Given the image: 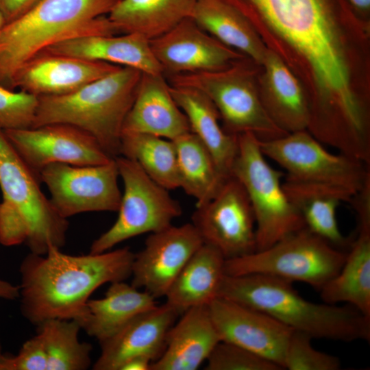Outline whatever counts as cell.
Wrapping results in <instances>:
<instances>
[{
  "mask_svg": "<svg viewBox=\"0 0 370 370\" xmlns=\"http://www.w3.org/2000/svg\"><path fill=\"white\" fill-rule=\"evenodd\" d=\"M40 179L0 130V243H25L30 253L44 255L65 243L69 222L40 186Z\"/></svg>",
  "mask_w": 370,
  "mask_h": 370,
  "instance_id": "5",
  "label": "cell"
},
{
  "mask_svg": "<svg viewBox=\"0 0 370 370\" xmlns=\"http://www.w3.org/2000/svg\"><path fill=\"white\" fill-rule=\"evenodd\" d=\"M134 254L123 247L72 256L54 246L44 255L30 253L20 266L23 315L36 325L52 319L78 320L99 287L131 277Z\"/></svg>",
  "mask_w": 370,
  "mask_h": 370,
  "instance_id": "1",
  "label": "cell"
},
{
  "mask_svg": "<svg viewBox=\"0 0 370 370\" xmlns=\"http://www.w3.org/2000/svg\"><path fill=\"white\" fill-rule=\"evenodd\" d=\"M153 361L145 356L132 358L125 362L120 370H151Z\"/></svg>",
  "mask_w": 370,
  "mask_h": 370,
  "instance_id": "39",
  "label": "cell"
},
{
  "mask_svg": "<svg viewBox=\"0 0 370 370\" xmlns=\"http://www.w3.org/2000/svg\"><path fill=\"white\" fill-rule=\"evenodd\" d=\"M284 189L301 217L305 227L334 246L345 243L338 227L336 212L342 203L355 196L343 188L299 181L286 176Z\"/></svg>",
  "mask_w": 370,
  "mask_h": 370,
  "instance_id": "23",
  "label": "cell"
},
{
  "mask_svg": "<svg viewBox=\"0 0 370 370\" xmlns=\"http://www.w3.org/2000/svg\"><path fill=\"white\" fill-rule=\"evenodd\" d=\"M42 52L130 67L142 73L164 74L149 40L137 33L78 37L53 45Z\"/></svg>",
  "mask_w": 370,
  "mask_h": 370,
  "instance_id": "22",
  "label": "cell"
},
{
  "mask_svg": "<svg viewBox=\"0 0 370 370\" xmlns=\"http://www.w3.org/2000/svg\"><path fill=\"white\" fill-rule=\"evenodd\" d=\"M3 356V354L2 353V346H1V341H0V360L1 359Z\"/></svg>",
  "mask_w": 370,
  "mask_h": 370,
  "instance_id": "43",
  "label": "cell"
},
{
  "mask_svg": "<svg viewBox=\"0 0 370 370\" xmlns=\"http://www.w3.org/2000/svg\"><path fill=\"white\" fill-rule=\"evenodd\" d=\"M225 262L219 251L203 244L171 284L164 296L166 303L180 314L192 307L208 306L218 297Z\"/></svg>",
  "mask_w": 370,
  "mask_h": 370,
  "instance_id": "26",
  "label": "cell"
},
{
  "mask_svg": "<svg viewBox=\"0 0 370 370\" xmlns=\"http://www.w3.org/2000/svg\"><path fill=\"white\" fill-rule=\"evenodd\" d=\"M262 153L299 181L343 188L356 195L370 180L369 165L327 151L307 130L288 133L269 140H259Z\"/></svg>",
  "mask_w": 370,
  "mask_h": 370,
  "instance_id": "11",
  "label": "cell"
},
{
  "mask_svg": "<svg viewBox=\"0 0 370 370\" xmlns=\"http://www.w3.org/2000/svg\"><path fill=\"white\" fill-rule=\"evenodd\" d=\"M0 370H47V359L40 336L27 340L14 356L3 355Z\"/></svg>",
  "mask_w": 370,
  "mask_h": 370,
  "instance_id": "37",
  "label": "cell"
},
{
  "mask_svg": "<svg viewBox=\"0 0 370 370\" xmlns=\"http://www.w3.org/2000/svg\"><path fill=\"white\" fill-rule=\"evenodd\" d=\"M123 193L114 224L92 243L90 252L99 254L131 238L153 233L172 225L182 213L169 190L150 178L134 160L114 158Z\"/></svg>",
  "mask_w": 370,
  "mask_h": 370,
  "instance_id": "10",
  "label": "cell"
},
{
  "mask_svg": "<svg viewBox=\"0 0 370 370\" xmlns=\"http://www.w3.org/2000/svg\"><path fill=\"white\" fill-rule=\"evenodd\" d=\"M313 338L304 332L293 331L284 358L283 369L288 370H338L340 359L316 349Z\"/></svg>",
  "mask_w": 370,
  "mask_h": 370,
  "instance_id": "34",
  "label": "cell"
},
{
  "mask_svg": "<svg viewBox=\"0 0 370 370\" xmlns=\"http://www.w3.org/2000/svg\"><path fill=\"white\" fill-rule=\"evenodd\" d=\"M6 24L5 19L0 10V30L3 27V26Z\"/></svg>",
  "mask_w": 370,
  "mask_h": 370,
  "instance_id": "42",
  "label": "cell"
},
{
  "mask_svg": "<svg viewBox=\"0 0 370 370\" xmlns=\"http://www.w3.org/2000/svg\"><path fill=\"white\" fill-rule=\"evenodd\" d=\"M18 154L39 175L49 164H106L111 157L86 131L65 123L3 131Z\"/></svg>",
  "mask_w": 370,
  "mask_h": 370,
  "instance_id": "14",
  "label": "cell"
},
{
  "mask_svg": "<svg viewBox=\"0 0 370 370\" xmlns=\"http://www.w3.org/2000/svg\"><path fill=\"white\" fill-rule=\"evenodd\" d=\"M349 1L356 8L362 11H367L370 8V0H349Z\"/></svg>",
  "mask_w": 370,
  "mask_h": 370,
  "instance_id": "41",
  "label": "cell"
},
{
  "mask_svg": "<svg viewBox=\"0 0 370 370\" xmlns=\"http://www.w3.org/2000/svg\"><path fill=\"white\" fill-rule=\"evenodd\" d=\"M149 42L167 76L223 69L242 56L205 32L190 17Z\"/></svg>",
  "mask_w": 370,
  "mask_h": 370,
  "instance_id": "17",
  "label": "cell"
},
{
  "mask_svg": "<svg viewBox=\"0 0 370 370\" xmlns=\"http://www.w3.org/2000/svg\"><path fill=\"white\" fill-rule=\"evenodd\" d=\"M20 296L19 286L0 279V298L14 300Z\"/></svg>",
  "mask_w": 370,
  "mask_h": 370,
  "instance_id": "40",
  "label": "cell"
},
{
  "mask_svg": "<svg viewBox=\"0 0 370 370\" xmlns=\"http://www.w3.org/2000/svg\"><path fill=\"white\" fill-rule=\"evenodd\" d=\"M142 73L120 66L68 94L41 96L32 127L65 123L92 136L112 158L120 156L122 128Z\"/></svg>",
  "mask_w": 370,
  "mask_h": 370,
  "instance_id": "4",
  "label": "cell"
},
{
  "mask_svg": "<svg viewBox=\"0 0 370 370\" xmlns=\"http://www.w3.org/2000/svg\"><path fill=\"white\" fill-rule=\"evenodd\" d=\"M180 312L167 303L134 317L120 330L99 343L101 353L94 370H120L128 360L145 356L155 361L164 351L167 333Z\"/></svg>",
  "mask_w": 370,
  "mask_h": 370,
  "instance_id": "18",
  "label": "cell"
},
{
  "mask_svg": "<svg viewBox=\"0 0 370 370\" xmlns=\"http://www.w3.org/2000/svg\"><path fill=\"white\" fill-rule=\"evenodd\" d=\"M164 76L142 73L122 134H145L173 140L190 132L188 120L173 98Z\"/></svg>",
  "mask_w": 370,
  "mask_h": 370,
  "instance_id": "20",
  "label": "cell"
},
{
  "mask_svg": "<svg viewBox=\"0 0 370 370\" xmlns=\"http://www.w3.org/2000/svg\"><path fill=\"white\" fill-rule=\"evenodd\" d=\"M284 174L267 162L254 134L238 136L231 175L241 182L250 201L256 221V251L305 228L284 189Z\"/></svg>",
  "mask_w": 370,
  "mask_h": 370,
  "instance_id": "7",
  "label": "cell"
},
{
  "mask_svg": "<svg viewBox=\"0 0 370 370\" xmlns=\"http://www.w3.org/2000/svg\"><path fill=\"white\" fill-rule=\"evenodd\" d=\"M190 18L225 46L263 63L268 51L253 25L229 4L221 0H198Z\"/></svg>",
  "mask_w": 370,
  "mask_h": 370,
  "instance_id": "30",
  "label": "cell"
},
{
  "mask_svg": "<svg viewBox=\"0 0 370 370\" xmlns=\"http://www.w3.org/2000/svg\"><path fill=\"white\" fill-rule=\"evenodd\" d=\"M173 86L195 88L207 96L223 122L224 130L238 136L254 134L269 140L288 133L267 112L249 71L236 64L221 70L169 75Z\"/></svg>",
  "mask_w": 370,
  "mask_h": 370,
  "instance_id": "9",
  "label": "cell"
},
{
  "mask_svg": "<svg viewBox=\"0 0 370 370\" xmlns=\"http://www.w3.org/2000/svg\"><path fill=\"white\" fill-rule=\"evenodd\" d=\"M181 314L169 329L164 351L151 370H197L221 341L208 306L192 307Z\"/></svg>",
  "mask_w": 370,
  "mask_h": 370,
  "instance_id": "21",
  "label": "cell"
},
{
  "mask_svg": "<svg viewBox=\"0 0 370 370\" xmlns=\"http://www.w3.org/2000/svg\"><path fill=\"white\" fill-rule=\"evenodd\" d=\"M156 298L124 281L110 284L103 297L89 299L77 321L81 329L101 343L136 316L156 306Z\"/></svg>",
  "mask_w": 370,
  "mask_h": 370,
  "instance_id": "25",
  "label": "cell"
},
{
  "mask_svg": "<svg viewBox=\"0 0 370 370\" xmlns=\"http://www.w3.org/2000/svg\"><path fill=\"white\" fill-rule=\"evenodd\" d=\"M358 224L343 266L319 291L324 303H345L370 318V221Z\"/></svg>",
  "mask_w": 370,
  "mask_h": 370,
  "instance_id": "27",
  "label": "cell"
},
{
  "mask_svg": "<svg viewBox=\"0 0 370 370\" xmlns=\"http://www.w3.org/2000/svg\"><path fill=\"white\" fill-rule=\"evenodd\" d=\"M203 244L191 223L171 225L150 233L143 249L134 254L131 284L156 299L164 297L177 275Z\"/></svg>",
  "mask_w": 370,
  "mask_h": 370,
  "instance_id": "15",
  "label": "cell"
},
{
  "mask_svg": "<svg viewBox=\"0 0 370 370\" xmlns=\"http://www.w3.org/2000/svg\"><path fill=\"white\" fill-rule=\"evenodd\" d=\"M252 25L262 22L275 30L307 62L334 52L339 23L347 7L344 0H221Z\"/></svg>",
  "mask_w": 370,
  "mask_h": 370,
  "instance_id": "6",
  "label": "cell"
},
{
  "mask_svg": "<svg viewBox=\"0 0 370 370\" xmlns=\"http://www.w3.org/2000/svg\"><path fill=\"white\" fill-rule=\"evenodd\" d=\"M41 0H0V10L6 23L21 16Z\"/></svg>",
  "mask_w": 370,
  "mask_h": 370,
  "instance_id": "38",
  "label": "cell"
},
{
  "mask_svg": "<svg viewBox=\"0 0 370 370\" xmlns=\"http://www.w3.org/2000/svg\"><path fill=\"white\" fill-rule=\"evenodd\" d=\"M346 255L305 227L264 249L225 260V273L265 275L320 291L339 271Z\"/></svg>",
  "mask_w": 370,
  "mask_h": 370,
  "instance_id": "8",
  "label": "cell"
},
{
  "mask_svg": "<svg viewBox=\"0 0 370 370\" xmlns=\"http://www.w3.org/2000/svg\"><path fill=\"white\" fill-rule=\"evenodd\" d=\"M198 0H120L107 15L119 34L155 38L190 18Z\"/></svg>",
  "mask_w": 370,
  "mask_h": 370,
  "instance_id": "29",
  "label": "cell"
},
{
  "mask_svg": "<svg viewBox=\"0 0 370 370\" xmlns=\"http://www.w3.org/2000/svg\"><path fill=\"white\" fill-rule=\"evenodd\" d=\"M40 336L47 359V370H85L91 364L92 346L81 342V327L75 320L52 319L40 323Z\"/></svg>",
  "mask_w": 370,
  "mask_h": 370,
  "instance_id": "33",
  "label": "cell"
},
{
  "mask_svg": "<svg viewBox=\"0 0 370 370\" xmlns=\"http://www.w3.org/2000/svg\"><path fill=\"white\" fill-rule=\"evenodd\" d=\"M120 0H41L0 30V86L12 89L16 72L48 47L119 32L107 17Z\"/></svg>",
  "mask_w": 370,
  "mask_h": 370,
  "instance_id": "3",
  "label": "cell"
},
{
  "mask_svg": "<svg viewBox=\"0 0 370 370\" xmlns=\"http://www.w3.org/2000/svg\"><path fill=\"white\" fill-rule=\"evenodd\" d=\"M120 156L136 162L150 178L164 188H180L173 140L145 134H122Z\"/></svg>",
  "mask_w": 370,
  "mask_h": 370,
  "instance_id": "32",
  "label": "cell"
},
{
  "mask_svg": "<svg viewBox=\"0 0 370 370\" xmlns=\"http://www.w3.org/2000/svg\"><path fill=\"white\" fill-rule=\"evenodd\" d=\"M39 97L0 86V130H22L33 125Z\"/></svg>",
  "mask_w": 370,
  "mask_h": 370,
  "instance_id": "35",
  "label": "cell"
},
{
  "mask_svg": "<svg viewBox=\"0 0 370 370\" xmlns=\"http://www.w3.org/2000/svg\"><path fill=\"white\" fill-rule=\"evenodd\" d=\"M262 64L268 86L260 97L271 119L286 133L307 130L308 100L295 76L273 52L267 51Z\"/></svg>",
  "mask_w": 370,
  "mask_h": 370,
  "instance_id": "28",
  "label": "cell"
},
{
  "mask_svg": "<svg viewBox=\"0 0 370 370\" xmlns=\"http://www.w3.org/2000/svg\"><path fill=\"white\" fill-rule=\"evenodd\" d=\"M50 200L65 219L88 212H117L121 199L114 158L97 165L75 166L62 163L47 165L40 172Z\"/></svg>",
  "mask_w": 370,
  "mask_h": 370,
  "instance_id": "13",
  "label": "cell"
},
{
  "mask_svg": "<svg viewBox=\"0 0 370 370\" xmlns=\"http://www.w3.org/2000/svg\"><path fill=\"white\" fill-rule=\"evenodd\" d=\"M191 223L204 244L225 260L256 251V221L248 196L234 177H228L207 202L196 205Z\"/></svg>",
  "mask_w": 370,
  "mask_h": 370,
  "instance_id": "12",
  "label": "cell"
},
{
  "mask_svg": "<svg viewBox=\"0 0 370 370\" xmlns=\"http://www.w3.org/2000/svg\"><path fill=\"white\" fill-rule=\"evenodd\" d=\"M221 341L241 346L281 369L293 330L267 314L218 297L208 305Z\"/></svg>",
  "mask_w": 370,
  "mask_h": 370,
  "instance_id": "16",
  "label": "cell"
},
{
  "mask_svg": "<svg viewBox=\"0 0 370 370\" xmlns=\"http://www.w3.org/2000/svg\"><path fill=\"white\" fill-rule=\"evenodd\" d=\"M206 370H280L271 361L232 343L221 341L206 360Z\"/></svg>",
  "mask_w": 370,
  "mask_h": 370,
  "instance_id": "36",
  "label": "cell"
},
{
  "mask_svg": "<svg viewBox=\"0 0 370 370\" xmlns=\"http://www.w3.org/2000/svg\"><path fill=\"white\" fill-rule=\"evenodd\" d=\"M173 141L180 188L196 200V205L207 202L228 177L221 173L210 151L191 132Z\"/></svg>",
  "mask_w": 370,
  "mask_h": 370,
  "instance_id": "31",
  "label": "cell"
},
{
  "mask_svg": "<svg viewBox=\"0 0 370 370\" xmlns=\"http://www.w3.org/2000/svg\"><path fill=\"white\" fill-rule=\"evenodd\" d=\"M218 297L259 310L312 338L343 342L370 339V318L349 305L310 301L297 293L292 282L280 278L225 275Z\"/></svg>",
  "mask_w": 370,
  "mask_h": 370,
  "instance_id": "2",
  "label": "cell"
},
{
  "mask_svg": "<svg viewBox=\"0 0 370 370\" xmlns=\"http://www.w3.org/2000/svg\"><path fill=\"white\" fill-rule=\"evenodd\" d=\"M120 66L42 52L15 73L11 88L38 97L70 93L116 70Z\"/></svg>",
  "mask_w": 370,
  "mask_h": 370,
  "instance_id": "19",
  "label": "cell"
},
{
  "mask_svg": "<svg viewBox=\"0 0 370 370\" xmlns=\"http://www.w3.org/2000/svg\"><path fill=\"white\" fill-rule=\"evenodd\" d=\"M170 91L185 114L190 132L210 151L221 173L226 177L231 176L238 151V136L224 130L219 123L221 117L216 107L201 92L171 84Z\"/></svg>",
  "mask_w": 370,
  "mask_h": 370,
  "instance_id": "24",
  "label": "cell"
}]
</instances>
